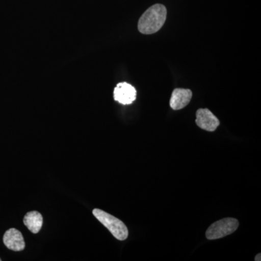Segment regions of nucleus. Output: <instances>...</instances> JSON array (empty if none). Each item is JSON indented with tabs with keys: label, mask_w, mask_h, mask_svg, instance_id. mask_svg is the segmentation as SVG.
<instances>
[{
	"label": "nucleus",
	"mask_w": 261,
	"mask_h": 261,
	"mask_svg": "<svg viewBox=\"0 0 261 261\" xmlns=\"http://www.w3.org/2000/svg\"><path fill=\"white\" fill-rule=\"evenodd\" d=\"M92 213L94 217L101 224L104 225L117 240L123 241L128 238V228L121 220L117 219L112 215L108 214L100 209H94Z\"/></svg>",
	"instance_id": "f03ea898"
},
{
	"label": "nucleus",
	"mask_w": 261,
	"mask_h": 261,
	"mask_svg": "<svg viewBox=\"0 0 261 261\" xmlns=\"http://www.w3.org/2000/svg\"><path fill=\"white\" fill-rule=\"evenodd\" d=\"M113 94L117 102L123 105H130L137 98V90L130 84L122 82L117 85Z\"/></svg>",
	"instance_id": "39448f33"
},
{
	"label": "nucleus",
	"mask_w": 261,
	"mask_h": 261,
	"mask_svg": "<svg viewBox=\"0 0 261 261\" xmlns=\"http://www.w3.org/2000/svg\"><path fill=\"white\" fill-rule=\"evenodd\" d=\"M239 227V221L233 218H226L212 224L206 231V238L208 240H217L234 232Z\"/></svg>",
	"instance_id": "7ed1b4c3"
},
{
	"label": "nucleus",
	"mask_w": 261,
	"mask_h": 261,
	"mask_svg": "<svg viewBox=\"0 0 261 261\" xmlns=\"http://www.w3.org/2000/svg\"><path fill=\"white\" fill-rule=\"evenodd\" d=\"M0 261H1V258H0Z\"/></svg>",
	"instance_id": "9d476101"
},
{
	"label": "nucleus",
	"mask_w": 261,
	"mask_h": 261,
	"mask_svg": "<svg viewBox=\"0 0 261 261\" xmlns=\"http://www.w3.org/2000/svg\"><path fill=\"white\" fill-rule=\"evenodd\" d=\"M3 243L8 249L15 252L22 251L25 247L23 235L16 228H10L5 233Z\"/></svg>",
	"instance_id": "423d86ee"
},
{
	"label": "nucleus",
	"mask_w": 261,
	"mask_h": 261,
	"mask_svg": "<svg viewBox=\"0 0 261 261\" xmlns=\"http://www.w3.org/2000/svg\"><path fill=\"white\" fill-rule=\"evenodd\" d=\"M192 97L190 89H175L170 99V106L175 111H178L186 107Z\"/></svg>",
	"instance_id": "0eeeda50"
},
{
	"label": "nucleus",
	"mask_w": 261,
	"mask_h": 261,
	"mask_svg": "<svg viewBox=\"0 0 261 261\" xmlns=\"http://www.w3.org/2000/svg\"><path fill=\"white\" fill-rule=\"evenodd\" d=\"M260 256H261L260 253L257 254V255H256V257H255V261H260L261 260Z\"/></svg>",
	"instance_id": "1a4fd4ad"
},
{
	"label": "nucleus",
	"mask_w": 261,
	"mask_h": 261,
	"mask_svg": "<svg viewBox=\"0 0 261 261\" xmlns=\"http://www.w3.org/2000/svg\"><path fill=\"white\" fill-rule=\"evenodd\" d=\"M23 223L29 231L33 233H37L42 227V214L38 211H31L24 216Z\"/></svg>",
	"instance_id": "6e6552de"
},
{
	"label": "nucleus",
	"mask_w": 261,
	"mask_h": 261,
	"mask_svg": "<svg viewBox=\"0 0 261 261\" xmlns=\"http://www.w3.org/2000/svg\"><path fill=\"white\" fill-rule=\"evenodd\" d=\"M196 123L202 129L214 132L220 125L219 120L210 110L199 109L196 113Z\"/></svg>",
	"instance_id": "20e7f679"
},
{
	"label": "nucleus",
	"mask_w": 261,
	"mask_h": 261,
	"mask_svg": "<svg viewBox=\"0 0 261 261\" xmlns=\"http://www.w3.org/2000/svg\"><path fill=\"white\" fill-rule=\"evenodd\" d=\"M167 10L164 5L156 4L146 10L138 23L139 31L143 34L159 32L166 22Z\"/></svg>",
	"instance_id": "f257e3e1"
}]
</instances>
